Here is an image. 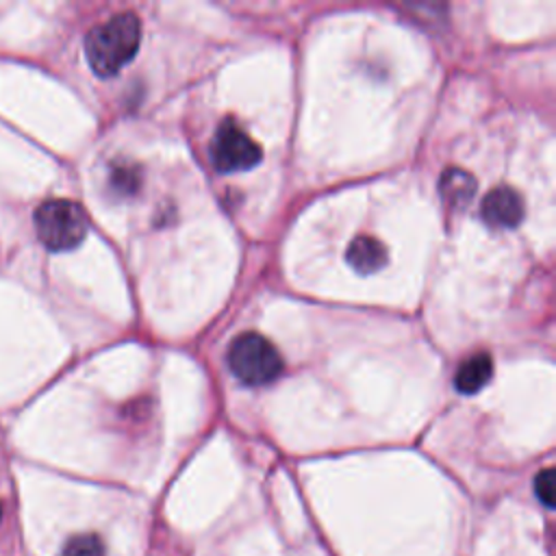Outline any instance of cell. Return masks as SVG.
Segmentation results:
<instances>
[{
	"label": "cell",
	"instance_id": "10",
	"mask_svg": "<svg viewBox=\"0 0 556 556\" xmlns=\"http://www.w3.org/2000/svg\"><path fill=\"white\" fill-rule=\"evenodd\" d=\"M61 556H104V543L93 532L76 534L65 543Z\"/></svg>",
	"mask_w": 556,
	"mask_h": 556
},
{
	"label": "cell",
	"instance_id": "2",
	"mask_svg": "<svg viewBox=\"0 0 556 556\" xmlns=\"http://www.w3.org/2000/svg\"><path fill=\"white\" fill-rule=\"evenodd\" d=\"M228 367L243 384L263 387L280 376L282 356L267 337L243 332L228 348Z\"/></svg>",
	"mask_w": 556,
	"mask_h": 556
},
{
	"label": "cell",
	"instance_id": "1",
	"mask_svg": "<svg viewBox=\"0 0 556 556\" xmlns=\"http://www.w3.org/2000/svg\"><path fill=\"white\" fill-rule=\"evenodd\" d=\"M141 46V22L135 13H117L96 24L85 37V54L89 67L100 78L115 76L130 63Z\"/></svg>",
	"mask_w": 556,
	"mask_h": 556
},
{
	"label": "cell",
	"instance_id": "9",
	"mask_svg": "<svg viewBox=\"0 0 556 556\" xmlns=\"http://www.w3.org/2000/svg\"><path fill=\"white\" fill-rule=\"evenodd\" d=\"M111 189L119 195H132L141 185V172L132 163H117L111 169Z\"/></svg>",
	"mask_w": 556,
	"mask_h": 556
},
{
	"label": "cell",
	"instance_id": "4",
	"mask_svg": "<svg viewBox=\"0 0 556 556\" xmlns=\"http://www.w3.org/2000/svg\"><path fill=\"white\" fill-rule=\"evenodd\" d=\"M261 146L239 128L235 119H224L217 126L211 143V159L219 172L232 174L252 169L261 161Z\"/></svg>",
	"mask_w": 556,
	"mask_h": 556
},
{
	"label": "cell",
	"instance_id": "8",
	"mask_svg": "<svg viewBox=\"0 0 556 556\" xmlns=\"http://www.w3.org/2000/svg\"><path fill=\"white\" fill-rule=\"evenodd\" d=\"M439 189H441V195L447 206L460 208L476 193V178L471 174H467L465 169L450 167L443 172V176L439 180Z\"/></svg>",
	"mask_w": 556,
	"mask_h": 556
},
{
	"label": "cell",
	"instance_id": "7",
	"mask_svg": "<svg viewBox=\"0 0 556 556\" xmlns=\"http://www.w3.org/2000/svg\"><path fill=\"white\" fill-rule=\"evenodd\" d=\"M491 374H493L491 354L476 352L460 363V367L456 369V376H454V384L460 393L469 395V393L480 391L491 380Z\"/></svg>",
	"mask_w": 556,
	"mask_h": 556
},
{
	"label": "cell",
	"instance_id": "11",
	"mask_svg": "<svg viewBox=\"0 0 556 556\" xmlns=\"http://www.w3.org/2000/svg\"><path fill=\"white\" fill-rule=\"evenodd\" d=\"M534 493L547 508L554 506V471L549 467L534 476Z\"/></svg>",
	"mask_w": 556,
	"mask_h": 556
},
{
	"label": "cell",
	"instance_id": "6",
	"mask_svg": "<svg viewBox=\"0 0 556 556\" xmlns=\"http://www.w3.org/2000/svg\"><path fill=\"white\" fill-rule=\"evenodd\" d=\"M345 261L358 274H374L387 263V248L378 239L361 235L348 245Z\"/></svg>",
	"mask_w": 556,
	"mask_h": 556
},
{
	"label": "cell",
	"instance_id": "3",
	"mask_svg": "<svg viewBox=\"0 0 556 556\" xmlns=\"http://www.w3.org/2000/svg\"><path fill=\"white\" fill-rule=\"evenodd\" d=\"M35 230L48 250L65 252L83 243L87 235V215L80 204L54 198L37 206Z\"/></svg>",
	"mask_w": 556,
	"mask_h": 556
},
{
	"label": "cell",
	"instance_id": "5",
	"mask_svg": "<svg viewBox=\"0 0 556 556\" xmlns=\"http://www.w3.org/2000/svg\"><path fill=\"white\" fill-rule=\"evenodd\" d=\"M480 215L491 228H515L523 217V200L510 187H495L482 198Z\"/></svg>",
	"mask_w": 556,
	"mask_h": 556
}]
</instances>
